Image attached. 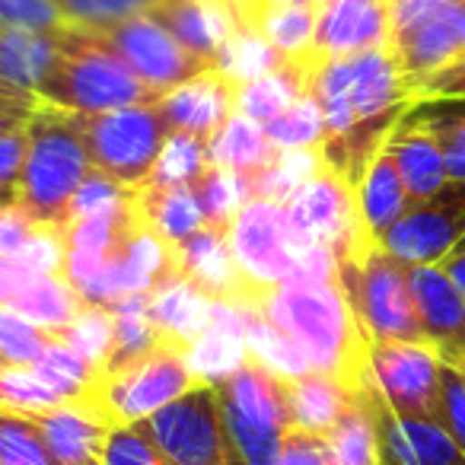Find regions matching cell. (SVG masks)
Returning a JSON list of instances; mask_svg holds the SVG:
<instances>
[{
    "instance_id": "obj_1",
    "label": "cell",
    "mask_w": 465,
    "mask_h": 465,
    "mask_svg": "<svg viewBox=\"0 0 465 465\" xmlns=\"http://www.w3.org/2000/svg\"><path fill=\"white\" fill-rule=\"evenodd\" d=\"M310 96L325 115V137L319 143L325 163L354 188L399 118L414 105L389 48L341 58L316 54Z\"/></svg>"
},
{
    "instance_id": "obj_2",
    "label": "cell",
    "mask_w": 465,
    "mask_h": 465,
    "mask_svg": "<svg viewBox=\"0 0 465 465\" xmlns=\"http://www.w3.org/2000/svg\"><path fill=\"white\" fill-rule=\"evenodd\" d=\"M259 310L306 351L312 370L335 376L351 389L367 386L370 341L338 278L319 284H281Z\"/></svg>"
},
{
    "instance_id": "obj_3",
    "label": "cell",
    "mask_w": 465,
    "mask_h": 465,
    "mask_svg": "<svg viewBox=\"0 0 465 465\" xmlns=\"http://www.w3.org/2000/svg\"><path fill=\"white\" fill-rule=\"evenodd\" d=\"M35 96L67 112H112L163 99L131 71L96 26L80 23H64L58 29V58Z\"/></svg>"
},
{
    "instance_id": "obj_4",
    "label": "cell",
    "mask_w": 465,
    "mask_h": 465,
    "mask_svg": "<svg viewBox=\"0 0 465 465\" xmlns=\"http://www.w3.org/2000/svg\"><path fill=\"white\" fill-rule=\"evenodd\" d=\"M26 160H23L16 204L39 226L64 230L80 182L93 169L80 134L77 115L58 105L39 103L26 118Z\"/></svg>"
},
{
    "instance_id": "obj_5",
    "label": "cell",
    "mask_w": 465,
    "mask_h": 465,
    "mask_svg": "<svg viewBox=\"0 0 465 465\" xmlns=\"http://www.w3.org/2000/svg\"><path fill=\"white\" fill-rule=\"evenodd\" d=\"M338 281L370 344L427 341L414 306L408 265L370 242L363 252L338 262Z\"/></svg>"
},
{
    "instance_id": "obj_6",
    "label": "cell",
    "mask_w": 465,
    "mask_h": 465,
    "mask_svg": "<svg viewBox=\"0 0 465 465\" xmlns=\"http://www.w3.org/2000/svg\"><path fill=\"white\" fill-rule=\"evenodd\" d=\"M93 166L124 188H137L153 175L169 137L160 103L124 105L112 112H74Z\"/></svg>"
},
{
    "instance_id": "obj_7",
    "label": "cell",
    "mask_w": 465,
    "mask_h": 465,
    "mask_svg": "<svg viewBox=\"0 0 465 465\" xmlns=\"http://www.w3.org/2000/svg\"><path fill=\"white\" fill-rule=\"evenodd\" d=\"M194 386H201V380L188 363V344L163 335L153 351L99 382V411L112 427L137 424L188 395Z\"/></svg>"
},
{
    "instance_id": "obj_8",
    "label": "cell",
    "mask_w": 465,
    "mask_h": 465,
    "mask_svg": "<svg viewBox=\"0 0 465 465\" xmlns=\"http://www.w3.org/2000/svg\"><path fill=\"white\" fill-rule=\"evenodd\" d=\"M137 427L173 465H249L226 430L213 382L194 386L153 418L137 420Z\"/></svg>"
},
{
    "instance_id": "obj_9",
    "label": "cell",
    "mask_w": 465,
    "mask_h": 465,
    "mask_svg": "<svg viewBox=\"0 0 465 465\" xmlns=\"http://www.w3.org/2000/svg\"><path fill=\"white\" fill-rule=\"evenodd\" d=\"M287 217H291L293 242L300 252L312 246H329L335 249L338 262H344L363 252L370 242H380L370 236L361 220L357 188L329 163L287 201Z\"/></svg>"
},
{
    "instance_id": "obj_10",
    "label": "cell",
    "mask_w": 465,
    "mask_h": 465,
    "mask_svg": "<svg viewBox=\"0 0 465 465\" xmlns=\"http://www.w3.org/2000/svg\"><path fill=\"white\" fill-rule=\"evenodd\" d=\"M443 363L430 341H380L370 344L367 382L392 414L440 424Z\"/></svg>"
},
{
    "instance_id": "obj_11",
    "label": "cell",
    "mask_w": 465,
    "mask_h": 465,
    "mask_svg": "<svg viewBox=\"0 0 465 465\" xmlns=\"http://www.w3.org/2000/svg\"><path fill=\"white\" fill-rule=\"evenodd\" d=\"M226 242L259 306L265 303L268 293L284 284L300 259L287 204L272 198H249L232 217Z\"/></svg>"
},
{
    "instance_id": "obj_12",
    "label": "cell",
    "mask_w": 465,
    "mask_h": 465,
    "mask_svg": "<svg viewBox=\"0 0 465 465\" xmlns=\"http://www.w3.org/2000/svg\"><path fill=\"white\" fill-rule=\"evenodd\" d=\"M465 240V182L450 179L437 194L418 201L380 240L405 265H440Z\"/></svg>"
},
{
    "instance_id": "obj_13",
    "label": "cell",
    "mask_w": 465,
    "mask_h": 465,
    "mask_svg": "<svg viewBox=\"0 0 465 465\" xmlns=\"http://www.w3.org/2000/svg\"><path fill=\"white\" fill-rule=\"evenodd\" d=\"M99 33L109 39V45L128 61V67L153 86L160 96L175 90L185 80L198 77V74L211 71V61L192 54L169 29H163L153 16L137 14L128 20L109 23V26H96Z\"/></svg>"
},
{
    "instance_id": "obj_14",
    "label": "cell",
    "mask_w": 465,
    "mask_h": 465,
    "mask_svg": "<svg viewBox=\"0 0 465 465\" xmlns=\"http://www.w3.org/2000/svg\"><path fill=\"white\" fill-rule=\"evenodd\" d=\"M175 272L188 278L207 300H220V303L232 306H259L249 281L242 278L240 265L232 259L230 242H226V230L217 226H201L188 240L175 242Z\"/></svg>"
},
{
    "instance_id": "obj_15",
    "label": "cell",
    "mask_w": 465,
    "mask_h": 465,
    "mask_svg": "<svg viewBox=\"0 0 465 465\" xmlns=\"http://www.w3.org/2000/svg\"><path fill=\"white\" fill-rule=\"evenodd\" d=\"M389 33H392V0H322L312 54L341 58V54L389 48Z\"/></svg>"
},
{
    "instance_id": "obj_16",
    "label": "cell",
    "mask_w": 465,
    "mask_h": 465,
    "mask_svg": "<svg viewBox=\"0 0 465 465\" xmlns=\"http://www.w3.org/2000/svg\"><path fill=\"white\" fill-rule=\"evenodd\" d=\"M240 90L242 84L226 77L220 67H211V71L179 84L160 99V112L169 124V134L179 131V134H194L211 141L220 131V124L236 112Z\"/></svg>"
},
{
    "instance_id": "obj_17",
    "label": "cell",
    "mask_w": 465,
    "mask_h": 465,
    "mask_svg": "<svg viewBox=\"0 0 465 465\" xmlns=\"http://www.w3.org/2000/svg\"><path fill=\"white\" fill-rule=\"evenodd\" d=\"M389 54L399 64L401 77H405L408 90H414L424 84L430 74H437L440 67L462 61L465 54V7H452L443 14L430 16V20L418 23L414 29L389 39Z\"/></svg>"
},
{
    "instance_id": "obj_18",
    "label": "cell",
    "mask_w": 465,
    "mask_h": 465,
    "mask_svg": "<svg viewBox=\"0 0 465 465\" xmlns=\"http://www.w3.org/2000/svg\"><path fill=\"white\" fill-rule=\"evenodd\" d=\"M414 306L424 335L446 363L465 357V293L440 265H408Z\"/></svg>"
},
{
    "instance_id": "obj_19",
    "label": "cell",
    "mask_w": 465,
    "mask_h": 465,
    "mask_svg": "<svg viewBox=\"0 0 465 465\" xmlns=\"http://www.w3.org/2000/svg\"><path fill=\"white\" fill-rule=\"evenodd\" d=\"M42 433L58 465H105V443L112 424L90 405L61 401L45 411L26 414Z\"/></svg>"
},
{
    "instance_id": "obj_20",
    "label": "cell",
    "mask_w": 465,
    "mask_h": 465,
    "mask_svg": "<svg viewBox=\"0 0 465 465\" xmlns=\"http://www.w3.org/2000/svg\"><path fill=\"white\" fill-rule=\"evenodd\" d=\"M220 395V405L236 418L249 420L252 427L268 433H287L293 427L291 405H287V380L262 367L249 357L236 373L213 382Z\"/></svg>"
},
{
    "instance_id": "obj_21",
    "label": "cell",
    "mask_w": 465,
    "mask_h": 465,
    "mask_svg": "<svg viewBox=\"0 0 465 465\" xmlns=\"http://www.w3.org/2000/svg\"><path fill=\"white\" fill-rule=\"evenodd\" d=\"M373 389V386H370ZM376 399L382 440V465H465V452L437 420H408Z\"/></svg>"
},
{
    "instance_id": "obj_22",
    "label": "cell",
    "mask_w": 465,
    "mask_h": 465,
    "mask_svg": "<svg viewBox=\"0 0 465 465\" xmlns=\"http://www.w3.org/2000/svg\"><path fill=\"white\" fill-rule=\"evenodd\" d=\"M147 16H153L188 52L211 61L213 67H217V54L226 39L242 29L236 16L213 0H156Z\"/></svg>"
},
{
    "instance_id": "obj_23",
    "label": "cell",
    "mask_w": 465,
    "mask_h": 465,
    "mask_svg": "<svg viewBox=\"0 0 465 465\" xmlns=\"http://www.w3.org/2000/svg\"><path fill=\"white\" fill-rule=\"evenodd\" d=\"M386 147H389V153H392L395 166H399V175H401V182H405L411 204L437 194L440 188L450 182L446 153H443V147H440L437 134H433L424 122L408 115V112L399 118L392 134L386 137Z\"/></svg>"
},
{
    "instance_id": "obj_24",
    "label": "cell",
    "mask_w": 465,
    "mask_h": 465,
    "mask_svg": "<svg viewBox=\"0 0 465 465\" xmlns=\"http://www.w3.org/2000/svg\"><path fill=\"white\" fill-rule=\"evenodd\" d=\"M242 312L246 306L211 303V325L198 341L188 348V363L201 382H220L249 361L246 331H242Z\"/></svg>"
},
{
    "instance_id": "obj_25",
    "label": "cell",
    "mask_w": 465,
    "mask_h": 465,
    "mask_svg": "<svg viewBox=\"0 0 465 465\" xmlns=\"http://www.w3.org/2000/svg\"><path fill=\"white\" fill-rule=\"evenodd\" d=\"M363 389H351L348 382L335 380L329 373H319V370H310L297 380H287V405H291L293 427L329 437L338 427V420L357 405Z\"/></svg>"
},
{
    "instance_id": "obj_26",
    "label": "cell",
    "mask_w": 465,
    "mask_h": 465,
    "mask_svg": "<svg viewBox=\"0 0 465 465\" xmlns=\"http://www.w3.org/2000/svg\"><path fill=\"white\" fill-rule=\"evenodd\" d=\"M357 207H361V220L373 240H382L411 207L408 188L401 182L399 166H395L386 143L376 150L367 173L357 182Z\"/></svg>"
},
{
    "instance_id": "obj_27",
    "label": "cell",
    "mask_w": 465,
    "mask_h": 465,
    "mask_svg": "<svg viewBox=\"0 0 465 465\" xmlns=\"http://www.w3.org/2000/svg\"><path fill=\"white\" fill-rule=\"evenodd\" d=\"M54 58H58V29L29 33V29L0 26V86L4 90L35 96Z\"/></svg>"
},
{
    "instance_id": "obj_28",
    "label": "cell",
    "mask_w": 465,
    "mask_h": 465,
    "mask_svg": "<svg viewBox=\"0 0 465 465\" xmlns=\"http://www.w3.org/2000/svg\"><path fill=\"white\" fill-rule=\"evenodd\" d=\"M211 303L213 300H207L192 281L173 272L163 284L150 291L147 316L153 319V325L163 335L179 338L192 348V341H198L211 325Z\"/></svg>"
},
{
    "instance_id": "obj_29",
    "label": "cell",
    "mask_w": 465,
    "mask_h": 465,
    "mask_svg": "<svg viewBox=\"0 0 465 465\" xmlns=\"http://www.w3.org/2000/svg\"><path fill=\"white\" fill-rule=\"evenodd\" d=\"M134 211L143 223L153 226L173 246L204 226L192 185H163V182L147 179L134 188Z\"/></svg>"
},
{
    "instance_id": "obj_30",
    "label": "cell",
    "mask_w": 465,
    "mask_h": 465,
    "mask_svg": "<svg viewBox=\"0 0 465 465\" xmlns=\"http://www.w3.org/2000/svg\"><path fill=\"white\" fill-rule=\"evenodd\" d=\"M207 153H211V163H217V166L252 175L272 166L281 150L274 147L272 137L265 134V124L252 122V118H246L242 112H232V115L220 124L217 134L211 137Z\"/></svg>"
},
{
    "instance_id": "obj_31",
    "label": "cell",
    "mask_w": 465,
    "mask_h": 465,
    "mask_svg": "<svg viewBox=\"0 0 465 465\" xmlns=\"http://www.w3.org/2000/svg\"><path fill=\"white\" fill-rule=\"evenodd\" d=\"M242 331H246L249 357L268 367L272 373H278L281 380H297V376H306L312 370L306 351L281 325H274L259 306H246Z\"/></svg>"
},
{
    "instance_id": "obj_32",
    "label": "cell",
    "mask_w": 465,
    "mask_h": 465,
    "mask_svg": "<svg viewBox=\"0 0 465 465\" xmlns=\"http://www.w3.org/2000/svg\"><path fill=\"white\" fill-rule=\"evenodd\" d=\"M33 370L61 395L64 401H80V405H90L99 411V370H93L71 344H64L52 331V341L42 351V357L33 363ZM103 414V411H99ZM105 418V414H103Z\"/></svg>"
},
{
    "instance_id": "obj_33",
    "label": "cell",
    "mask_w": 465,
    "mask_h": 465,
    "mask_svg": "<svg viewBox=\"0 0 465 465\" xmlns=\"http://www.w3.org/2000/svg\"><path fill=\"white\" fill-rule=\"evenodd\" d=\"M329 446L338 465H382L380 418H376V399L370 382L357 405L329 433Z\"/></svg>"
},
{
    "instance_id": "obj_34",
    "label": "cell",
    "mask_w": 465,
    "mask_h": 465,
    "mask_svg": "<svg viewBox=\"0 0 465 465\" xmlns=\"http://www.w3.org/2000/svg\"><path fill=\"white\" fill-rule=\"evenodd\" d=\"M319 4L322 0H265L255 33L265 35L284 58L312 52Z\"/></svg>"
},
{
    "instance_id": "obj_35",
    "label": "cell",
    "mask_w": 465,
    "mask_h": 465,
    "mask_svg": "<svg viewBox=\"0 0 465 465\" xmlns=\"http://www.w3.org/2000/svg\"><path fill=\"white\" fill-rule=\"evenodd\" d=\"M322 166H325L322 147L281 150L278 160L268 169L246 175L249 198H272V201L287 204V201L297 194V188H303Z\"/></svg>"
},
{
    "instance_id": "obj_36",
    "label": "cell",
    "mask_w": 465,
    "mask_h": 465,
    "mask_svg": "<svg viewBox=\"0 0 465 465\" xmlns=\"http://www.w3.org/2000/svg\"><path fill=\"white\" fill-rule=\"evenodd\" d=\"M192 192L201 207L204 223L217 226V230H230L236 211L249 201L246 175L236 173V169L217 166V163H207V166L194 175Z\"/></svg>"
},
{
    "instance_id": "obj_37",
    "label": "cell",
    "mask_w": 465,
    "mask_h": 465,
    "mask_svg": "<svg viewBox=\"0 0 465 465\" xmlns=\"http://www.w3.org/2000/svg\"><path fill=\"white\" fill-rule=\"evenodd\" d=\"M284 61H287L284 54H281L265 35L252 33V29L232 33L217 54V67L226 74V77L236 80V84H249V80L281 67Z\"/></svg>"
},
{
    "instance_id": "obj_38",
    "label": "cell",
    "mask_w": 465,
    "mask_h": 465,
    "mask_svg": "<svg viewBox=\"0 0 465 465\" xmlns=\"http://www.w3.org/2000/svg\"><path fill=\"white\" fill-rule=\"evenodd\" d=\"M54 335L64 344H71V348L103 376V367L112 351V338H115V312H112L109 306H84L80 316L74 319L71 325L58 329Z\"/></svg>"
},
{
    "instance_id": "obj_39",
    "label": "cell",
    "mask_w": 465,
    "mask_h": 465,
    "mask_svg": "<svg viewBox=\"0 0 465 465\" xmlns=\"http://www.w3.org/2000/svg\"><path fill=\"white\" fill-rule=\"evenodd\" d=\"M265 134L278 150H300V147H319L325 137V115L312 96H303L274 115L265 124Z\"/></svg>"
},
{
    "instance_id": "obj_40",
    "label": "cell",
    "mask_w": 465,
    "mask_h": 465,
    "mask_svg": "<svg viewBox=\"0 0 465 465\" xmlns=\"http://www.w3.org/2000/svg\"><path fill=\"white\" fill-rule=\"evenodd\" d=\"M61 395L35 373L33 367H4L0 370V411L10 414H35L45 408L61 405Z\"/></svg>"
},
{
    "instance_id": "obj_41",
    "label": "cell",
    "mask_w": 465,
    "mask_h": 465,
    "mask_svg": "<svg viewBox=\"0 0 465 465\" xmlns=\"http://www.w3.org/2000/svg\"><path fill=\"white\" fill-rule=\"evenodd\" d=\"M207 143L211 141H204V137L173 131V134L166 137V143H163V153H160V160H156L150 182H163V185H192L194 175L211 163Z\"/></svg>"
},
{
    "instance_id": "obj_42",
    "label": "cell",
    "mask_w": 465,
    "mask_h": 465,
    "mask_svg": "<svg viewBox=\"0 0 465 465\" xmlns=\"http://www.w3.org/2000/svg\"><path fill=\"white\" fill-rule=\"evenodd\" d=\"M52 341V331L0 303V357L10 367H33Z\"/></svg>"
},
{
    "instance_id": "obj_43",
    "label": "cell",
    "mask_w": 465,
    "mask_h": 465,
    "mask_svg": "<svg viewBox=\"0 0 465 465\" xmlns=\"http://www.w3.org/2000/svg\"><path fill=\"white\" fill-rule=\"evenodd\" d=\"M0 462L4 465H58L42 433L23 414L0 411Z\"/></svg>"
},
{
    "instance_id": "obj_44",
    "label": "cell",
    "mask_w": 465,
    "mask_h": 465,
    "mask_svg": "<svg viewBox=\"0 0 465 465\" xmlns=\"http://www.w3.org/2000/svg\"><path fill=\"white\" fill-rule=\"evenodd\" d=\"M134 188H124L122 182L109 179L105 173H99L96 166L86 173V179L80 182L77 194L71 204V220L80 217H105V213H118L122 207L131 204Z\"/></svg>"
},
{
    "instance_id": "obj_45",
    "label": "cell",
    "mask_w": 465,
    "mask_h": 465,
    "mask_svg": "<svg viewBox=\"0 0 465 465\" xmlns=\"http://www.w3.org/2000/svg\"><path fill=\"white\" fill-rule=\"evenodd\" d=\"M156 0H54V7L80 26H109L128 16L147 14Z\"/></svg>"
},
{
    "instance_id": "obj_46",
    "label": "cell",
    "mask_w": 465,
    "mask_h": 465,
    "mask_svg": "<svg viewBox=\"0 0 465 465\" xmlns=\"http://www.w3.org/2000/svg\"><path fill=\"white\" fill-rule=\"evenodd\" d=\"M105 465H173L137 424H118L109 430Z\"/></svg>"
},
{
    "instance_id": "obj_47",
    "label": "cell",
    "mask_w": 465,
    "mask_h": 465,
    "mask_svg": "<svg viewBox=\"0 0 465 465\" xmlns=\"http://www.w3.org/2000/svg\"><path fill=\"white\" fill-rule=\"evenodd\" d=\"M71 23L54 0H0V26L29 29V33H54Z\"/></svg>"
},
{
    "instance_id": "obj_48",
    "label": "cell",
    "mask_w": 465,
    "mask_h": 465,
    "mask_svg": "<svg viewBox=\"0 0 465 465\" xmlns=\"http://www.w3.org/2000/svg\"><path fill=\"white\" fill-rule=\"evenodd\" d=\"M67 259V242L61 236V230L54 226H39L33 240L23 246L20 255H14V262L20 268H26L29 274H61Z\"/></svg>"
},
{
    "instance_id": "obj_49",
    "label": "cell",
    "mask_w": 465,
    "mask_h": 465,
    "mask_svg": "<svg viewBox=\"0 0 465 465\" xmlns=\"http://www.w3.org/2000/svg\"><path fill=\"white\" fill-rule=\"evenodd\" d=\"M26 143V122L7 134H0V204H16V198H20Z\"/></svg>"
},
{
    "instance_id": "obj_50",
    "label": "cell",
    "mask_w": 465,
    "mask_h": 465,
    "mask_svg": "<svg viewBox=\"0 0 465 465\" xmlns=\"http://www.w3.org/2000/svg\"><path fill=\"white\" fill-rule=\"evenodd\" d=\"M274 465H338V462L329 446V437L291 427L284 433V446H281V456Z\"/></svg>"
},
{
    "instance_id": "obj_51",
    "label": "cell",
    "mask_w": 465,
    "mask_h": 465,
    "mask_svg": "<svg viewBox=\"0 0 465 465\" xmlns=\"http://www.w3.org/2000/svg\"><path fill=\"white\" fill-rule=\"evenodd\" d=\"M443 411H440V424L446 427L456 446L465 452V382L452 363H443Z\"/></svg>"
},
{
    "instance_id": "obj_52",
    "label": "cell",
    "mask_w": 465,
    "mask_h": 465,
    "mask_svg": "<svg viewBox=\"0 0 465 465\" xmlns=\"http://www.w3.org/2000/svg\"><path fill=\"white\" fill-rule=\"evenodd\" d=\"M35 230L39 223L20 204H0V255L4 259L20 255L23 246L35 236Z\"/></svg>"
},
{
    "instance_id": "obj_53",
    "label": "cell",
    "mask_w": 465,
    "mask_h": 465,
    "mask_svg": "<svg viewBox=\"0 0 465 465\" xmlns=\"http://www.w3.org/2000/svg\"><path fill=\"white\" fill-rule=\"evenodd\" d=\"M427 99H465V61L440 67L414 90V103H427Z\"/></svg>"
},
{
    "instance_id": "obj_54",
    "label": "cell",
    "mask_w": 465,
    "mask_h": 465,
    "mask_svg": "<svg viewBox=\"0 0 465 465\" xmlns=\"http://www.w3.org/2000/svg\"><path fill=\"white\" fill-rule=\"evenodd\" d=\"M213 4L226 7L236 16V23H240L242 29H252V33H255V26H259L262 10H265V0H213Z\"/></svg>"
},
{
    "instance_id": "obj_55",
    "label": "cell",
    "mask_w": 465,
    "mask_h": 465,
    "mask_svg": "<svg viewBox=\"0 0 465 465\" xmlns=\"http://www.w3.org/2000/svg\"><path fill=\"white\" fill-rule=\"evenodd\" d=\"M42 103V99H39ZM39 103H0V134H7V131H14V128H20L23 122H26L29 115H33V109Z\"/></svg>"
},
{
    "instance_id": "obj_56",
    "label": "cell",
    "mask_w": 465,
    "mask_h": 465,
    "mask_svg": "<svg viewBox=\"0 0 465 465\" xmlns=\"http://www.w3.org/2000/svg\"><path fill=\"white\" fill-rule=\"evenodd\" d=\"M440 268H443V272L452 278V284H456L459 291L465 293V249H456V252H450L443 262H440Z\"/></svg>"
},
{
    "instance_id": "obj_57",
    "label": "cell",
    "mask_w": 465,
    "mask_h": 465,
    "mask_svg": "<svg viewBox=\"0 0 465 465\" xmlns=\"http://www.w3.org/2000/svg\"><path fill=\"white\" fill-rule=\"evenodd\" d=\"M427 103H433L437 109H443V112H456V115H465V99H427Z\"/></svg>"
},
{
    "instance_id": "obj_58",
    "label": "cell",
    "mask_w": 465,
    "mask_h": 465,
    "mask_svg": "<svg viewBox=\"0 0 465 465\" xmlns=\"http://www.w3.org/2000/svg\"><path fill=\"white\" fill-rule=\"evenodd\" d=\"M16 99H20V103H39V96H20V93H10L0 86V103H16Z\"/></svg>"
},
{
    "instance_id": "obj_59",
    "label": "cell",
    "mask_w": 465,
    "mask_h": 465,
    "mask_svg": "<svg viewBox=\"0 0 465 465\" xmlns=\"http://www.w3.org/2000/svg\"><path fill=\"white\" fill-rule=\"evenodd\" d=\"M452 367L459 370V376H462V382H465V357H462V361H459V363H452Z\"/></svg>"
},
{
    "instance_id": "obj_60",
    "label": "cell",
    "mask_w": 465,
    "mask_h": 465,
    "mask_svg": "<svg viewBox=\"0 0 465 465\" xmlns=\"http://www.w3.org/2000/svg\"><path fill=\"white\" fill-rule=\"evenodd\" d=\"M4 367H10V363H7V361H4V357H0V370H4Z\"/></svg>"
},
{
    "instance_id": "obj_61",
    "label": "cell",
    "mask_w": 465,
    "mask_h": 465,
    "mask_svg": "<svg viewBox=\"0 0 465 465\" xmlns=\"http://www.w3.org/2000/svg\"><path fill=\"white\" fill-rule=\"evenodd\" d=\"M459 249H465V240H462V242H459Z\"/></svg>"
},
{
    "instance_id": "obj_62",
    "label": "cell",
    "mask_w": 465,
    "mask_h": 465,
    "mask_svg": "<svg viewBox=\"0 0 465 465\" xmlns=\"http://www.w3.org/2000/svg\"><path fill=\"white\" fill-rule=\"evenodd\" d=\"M0 259H4V255H0Z\"/></svg>"
},
{
    "instance_id": "obj_63",
    "label": "cell",
    "mask_w": 465,
    "mask_h": 465,
    "mask_svg": "<svg viewBox=\"0 0 465 465\" xmlns=\"http://www.w3.org/2000/svg\"><path fill=\"white\" fill-rule=\"evenodd\" d=\"M0 465H4V462H0Z\"/></svg>"
}]
</instances>
